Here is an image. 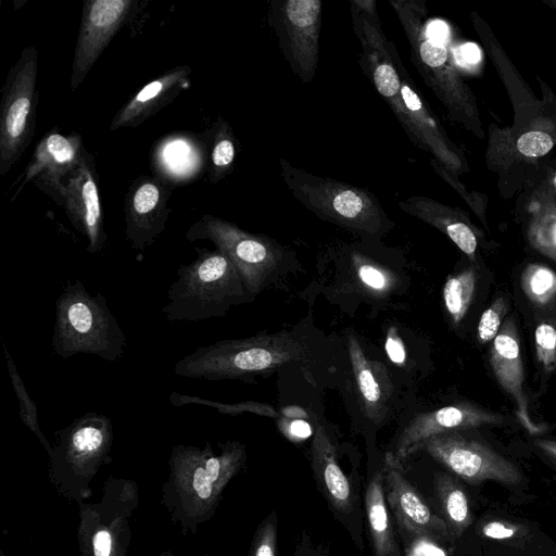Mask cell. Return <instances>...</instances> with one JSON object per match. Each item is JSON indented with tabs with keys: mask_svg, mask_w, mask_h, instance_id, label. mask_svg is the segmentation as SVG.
Here are the masks:
<instances>
[{
	"mask_svg": "<svg viewBox=\"0 0 556 556\" xmlns=\"http://www.w3.org/2000/svg\"><path fill=\"white\" fill-rule=\"evenodd\" d=\"M478 270L467 267L450 275L442 290L445 311L453 323L459 325L473 301L478 285Z\"/></svg>",
	"mask_w": 556,
	"mask_h": 556,
	"instance_id": "24",
	"label": "cell"
},
{
	"mask_svg": "<svg viewBox=\"0 0 556 556\" xmlns=\"http://www.w3.org/2000/svg\"><path fill=\"white\" fill-rule=\"evenodd\" d=\"M112 547V534L106 529L98 530L92 538L93 556H111Z\"/></svg>",
	"mask_w": 556,
	"mask_h": 556,
	"instance_id": "39",
	"label": "cell"
},
{
	"mask_svg": "<svg viewBox=\"0 0 556 556\" xmlns=\"http://www.w3.org/2000/svg\"><path fill=\"white\" fill-rule=\"evenodd\" d=\"M311 451L315 475L330 502L339 511L348 513L352 506L351 484L338 464L334 446L321 426L315 431Z\"/></svg>",
	"mask_w": 556,
	"mask_h": 556,
	"instance_id": "20",
	"label": "cell"
},
{
	"mask_svg": "<svg viewBox=\"0 0 556 556\" xmlns=\"http://www.w3.org/2000/svg\"><path fill=\"white\" fill-rule=\"evenodd\" d=\"M354 278L361 289L372 296H387L396 287V277L387 266L361 253L352 255Z\"/></svg>",
	"mask_w": 556,
	"mask_h": 556,
	"instance_id": "26",
	"label": "cell"
},
{
	"mask_svg": "<svg viewBox=\"0 0 556 556\" xmlns=\"http://www.w3.org/2000/svg\"><path fill=\"white\" fill-rule=\"evenodd\" d=\"M186 237L189 241L213 242L232 262L252 296L267 287L282 262V250L267 237L250 233L213 215H203Z\"/></svg>",
	"mask_w": 556,
	"mask_h": 556,
	"instance_id": "6",
	"label": "cell"
},
{
	"mask_svg": "<svg viewBox=\"0 0 556 556\" xmlns=\"http://www.w3.org/2000/svg\"><path fill=\"white\" fill-rule=\"evenodd\" d=\"M281 176L292 195L317 217L364 239H376L394 227L367 190L307 173L281 160Z\"/></svg>",
	"mask_w": 556,
	"mask_h": 556,
	"instance_id": "4",
	"label": "cell"
},
{
	"mask_svg": "<svg viewBox=\"0 0 556 556\" xmlns=\"http://www.w3.org/2000/svg\"><path fill=\"white\" fill-rule=\"evenodd\" d=\"M191 68L174 67L143 86L115 114L110 129L136 127L168 105L189 85Z\"/></svg>",
	"mask_w": 556,
	"mask_h": 556,
	"instance_id": "19",
	"label": "cell"
},
{
	"mask_svg": "<svg viewBox=\"0 0 556 556\" xmlns=\"http://www.w3.org/2000/svg\"><path fill=\"white\" fill-rule=\"evenodd\" d=\"M169 401L174 406H182L187 404H198L205 405L213 408H216L222 414L227 415H239L243 413H253L263 416H276L275 409L264 403L256 402H241L237 404H225L220 402H215L206 399L199 397L197 395H185L178 392H172L169 395Z\"/></svg>",
	"mask_w": 556,
	"mask_h": 556,
	"instance_id": "30",
	"label": "cell"
},
{
	"mask_svg": "<svg viewBox=\"0 0 556 556\" xmlns=\"http://www.w3.org/2000/svg\"><path fill=\"white\" fill-rule=\"evenodd\" d=\"M383 471L375 473L365 494V506L376 556H400L393 538L383 489Z\"/></svg>",
	"mask_w": 556,
	"mask_h": 556,
	"instance_id": "22",
	"label": "cell"
},
{
	"mask_svg": "<svg viewBox=\"0 0 556 556\" xmlns=\"http://www.w3.org/2000/svg\"><path fill=\"white\" fill-rule=\"evenodd\" d=\"M72 225L87 238V251L103 250L108 237L97 184L93 156L85 149L75 169L64 179L60 204Z\"/></svg>",
	"mask_w": 556,
	"mask_h": 556,
	"instance_id": "12",
	"label": "cell"
},
{
	"mask_svg": "<svg viewBox=\"0 0 556 556\" xmlns=\"http://www.w3.org/2000/svg\"><path fill=\"white\" fill-rule=\"evenodd\" d=\"M455 476L471 484L493 480L516 484L519 469L486 444L466 438L459 431L432 437L419 446Z\"/></svg>",
	"mask_w": 556,
	"mask_h": 556,
	"instance_id": "8",
	"label": "cell"
},
{
	"mask_svg": "<svg viewBox=\"0 0 556 556\" xmlns=\"http://www.w3.org/2000/svg\"><path fill=\"white\" fill-rule=\"evenodd\" d=\"M348 352L364 415L375 424L384 420L393 387L386 366L370 359L354 333L348 334Z\"/></svg>",
	"mask_w": 556,
	"mask_h": 556,
	"instance_id": "18",
	"label": "cell"
},
{
	"mask_svg": "<svg viewBox=\"0 0 556 556\" xmlns=\"http://www.w3.org/2000/svg\"><path fill=\"white\" fill-rule=\"evenodd\" d=\"M386 351L389 358L395 364H403L406 358L403 341L399 337L395 328H390L386 339Z\"/></svg>",
	"mask_w": 556,
	"mask_h": 556,
	"instance_id": "36",
	"label": "cell"
},
{
	"mask_svg": "<svg viewBox=\"0 0 556 556\" xmlns=\"http://www.w3.org/2000/svg\"><path fill=\"white\" fill-rule=\"evenodd\" d=\"M236 157L235 137L227 122L219 118L214 126L210 152V179L219 181L231 168Z\"/></svg>",
	"mask_w": 556,
	"mask_h": 556,
	"instance_id": "28",
	"label": "cell"
},
{
	"mask_svg": "<svg viewBox=\"0 0 556 556\" xmlns=\"http://www.w3.org/2000/svg\"><path fill=\"white\" fill-rule=\"evenodd\" d=\"M553 147L549 135L543 131H528L521 135L517 141V149L527 156H542Z\"/></svg>",
	"mask_w": 556,
	"mask_h": 556,
	"instance_id": "34",
	"label": "cell"
},
{
	"mask_svg": "<svg viewBox=\"0 0 556 556\" xmlns=\"http://www.w3.org/2000/svg\"><path fill=\"white\" fill-rule=\"evenodd\" d=\"M311 361V348L301 336L279 331L200 346L179 359L174 372L192 379L251 382L289 365L305 368Z\"/></svg>",
	"mask_w": 556,
	"mask_h": 556,
	"instance_id": "1",
	"label": "cell"
},
{
	"mask_svg": "<svg viewBox=\"0 0 556 556\" xmlns=\"http://www.w3.org/2000/svg\"><path fill=\"white\" fill-rule=\"evenodd\" d=\"M531 244L544 255L556 262V215H543L530 227Z\"/></svg>",
	"mask_w": 556,
	"mask_h": 556,
	"instance_id": "32",
	"label": "cell"
},
{
	"mask_svg": "<svg viewBox=\"0 0 556 556\" xmlns=\"http://www.w3.org/2000/svg\"><path fill=\"white\" fill-rule=\"evenodd\" d=\"M38 52L23 49L2 88L0 108V175H5L28 148L36 127Z\"/></svg>",
	"mask_w": 556,
	"mask_h": 556,
	"instance_id": "5",
	"label": "cell"
},
{
	"mask_svg": "<svg viewBox=\"0 0 556 556\" xmlns=\"http://www.w3.org/2000/svg\"><path fill=\"white\" fill-rule=\"evenodd\" d=\"M2 346L4 349V354H5V358H7V364H8L11 382H12L13 389H14L15 394L18 400L20 416L22 418V421L25 426H27L38 437V439L43 444L46 450L50 453L51 452L50 444H49L48 440L45 438V435L40 429L39 422H38L37 405L30 397L29 393L27 392L26 387L23 382V379L20 376L11 355L9 354V351L5 346V344L3 343Z\"/></svg>",
	"mask_w": 556,
	"mask_h": 556,
	"instance_id": "29",
	"label": "cell"
},
{
	"mask_svg": "<svg viewBox=\"0 0 556 556\" xmlns=\"http://www.w3.org/2000/svg\"><path fill=\"white\" fill-rule=\"evenodd\" d=\"M489 362L495 379L514 401L521 425L530 434L539 433L541 427L530 416L529 402L525 392L523 363L514 319L508 318L492 341Z\"/></svg>",
	"mask_w": 556,
	"mask_h": 556,
	"instance_id": "17",
	"label": "cell"
},
{
	"mask_svg": "<svg viewBox=\"0 0 556 556\" xmlns=\"http://www.w3.org/2000/svg\"><path fill=\"white\" fill-rule=\"evenodd\" d=\"M276 517L271 514L257 531L251 556H276Z\"/></svg>",
	"mask_w": 556,
	"mask_h": 556,
	"instance_id": "33",
	"label": "cell"
},
{
	"mask_svg": "<svg viewBox=\"0 0 556 556\" xmlns=\"http://www.w3.org/2000/svg\"><path fill=\"white\" fill-rule=\"evenodd\" d=\"M507 311L508 302L504 296L496 298L490 306L484 309L477 327V339L479 343L486 344L495 339L503 326Z\"/></svg>",
	"mask_w": 556,
	"mask_h": 556,
	"instance_id": "31",
	"label": "cell"
},
{
	"mask_svg": "<svg viewBox=\"0 0 556 556\" xmlns=\"http://www.w3.org/2000/svg\"><path fill=\"white\" fill-rule=\"evenodd\" d=\"M51 343L62 358L84 353L116 362L124 354L126 337L106 299L101 293L92 296L76 279L66 282L55 301Z\"/></svg>",
	"mask_w": 556,
	"mask_h": 556,
	"instance_id": "3",
	"label": "cell"
},
{
	"mask_svg": "<svg viewBox=\"0 0 556 556\" xmlns=\"http://www.w3.org/2000/svg\"><path fill=\"white\" fill-rule=\"evenodd\" d=\"M270 21L292 71L303 81H311L318 64L321 2L274 1Z\"/></svg>",
	"mask_w": 556,
	"mask_h": 556,
	"instance_id": "9",
	"label": "cell"
},
{
	"mask_svg": "<svg viewBox=\"0 0 556 556\" xmlns=\"http://www.w3.org/2000/svg\"><path fill=\"white\" fill-rule=\"evenodd\" d=\"M555 185H556V177H555Z\"/></svg>",
	"mask_w": 556,
	"mask_h": 556,
	"instance_id": "42",
	"label": "cell"
},
{
	"mask_svg": "<svg viewBox=\"0 0 556 556\" xmlns=\"http://www.w3.org/2000/svg\"><path fill=\"white\" fill-rule=\"evenodd\" d=\"M521 290L530 304L541 311L556 304V273L543 264H530L521 273Z\"/></svg>",
	"mask_w": 556,
	"mask_h": 556,
	"instance_id": "25",
	"label": "cell"
},
{
	"mask_svg": "<svg viewBox=\"0 0 556 556\" xmlns=\"http://www.w3.org/2000/svg\"><path fill=\"white\" fill-rule=\"evenodd\" d=\"M170 189L151 176L135 179L125 198L126 237L132 249L144 250L165 230Z\"/></svg>",
	"mask_w": 556,
	"mask_h": 556,
	"instance_id": "15",
	"label": "cell"
},
{
	"mask_svg": "<svg viewBox=\"0 0 556 556\" xmlns=\"http://www.w3.org/2000/svg\"><path fill=\"white\" fill-rule=\"evenodd\" d=\"M84 151L79 134L65 136L51 130L39 141L16 194L25 184L34 180L38 189L60 204L63 181L79 164Z\"/></svg>",
	"mask_w": 556,
	"mask_h": 556,
	"instance_id": "16",
	"label": "cell"
},
{
	"mask_svg": "<svg viewBox=\"0 0 556 556\" xmlns=\"http://www.w3.org/2000/svg\"><path fill=\"white\" fill-rule=\"evenodd\" d=\"M112 442L110 418L86 413L56 432V443L49 453L52 469L62 477H90L108 456Z\"/></svg>",
	"mask_w": 556,
	"mask_h": 556,
	"instance_id": "10",
	"label": "cell"
},
{
	"mask_svg": "<svg viewBox=\"0 0 556 556\" xmlns=\"http://www.w3.org/2000/svg\"><path fill=\"white\" fill-rule=\"evenodd\" d=\"M535 446L556 463V441L539 439L534 441Z\"/></svg>",
	"mask_w": 556,
	"mask_h": 556,
	"instance_id": "41",
	"label": "cell"
},
{
	"mask_svg": "<svg viewBox=\"0 0 556 556\" xmlns=\"http://www.w3.org/2000/svg\"><path fill=\"white\" fill-rule=\"evenodd\" d=\"M244 446L239 442L222 445L215 455L210 443L205 447L176 445L170 456L172 479L182 482V503L193 504L207 513L230 478L243 465Z\"/></svg>",
	"mask_w": 556,
	"mask_h": 556,
	"instance_id": "7",
	"label": "cell"
},
{
	"mask_svg": "<svg viewBox=\"0 0 556 556\" xmlns=\"http://www.w3.org/2000/svg\"><path fill=\"white\" fill-rule=\"evenodd\" d=\"M536 363L546 375L556 372V304L541 313L534 328Z\"/></svg>",
	"mask_w": 556,
	"mask_h": 556,
	"instance_id": "27",
	"label": "cell"
},
{
	"mask_svg": "<svg viewBox=\"0 0 556 556\" xmlns=\"http://www.w3.org/2000/svg\"><path fill=\"white\" fill-rule=\"evenodd\" d=\"M435 494L452 539H458L471 523L467 494L459 481L448 473L434 479Z\"/></svg>",
	"mask_w": 556,
	"mask_h": 556,
	"instance_id": "23",
	"label": "cell"
},
{
	"mask_svg": "<svg viewBox=\"0 0 556 556\" xmlns=\"http://www.w3.org/2000/svg\"><path fill=\"white\" fill-rule=\"evenodd\" d=\"M481 531L486 538L503 540L515 536L519 530L506 522L490 521L483 526Z\"/></svg>",
	"mask_w": 556,
	"mask_h": 556,
	"instance_id": "37",
	"label": "cell"
},
{
	"mask_svg": "<svg viewBox=\"0 0 556 556\" xmlns=\"http://www.w3.org/2000/svg\"><path fill=\"white\" fill-rule=\"evenodd\" d=\"M429 35L437 41L445 42L448 37V28L445 23L435 21L428 26Z\"/></svg>",
	"mask_w": 556,
	"mask_h": 556,
	"instance_id": "40",
	"label": "cell"
},
{
	"mask_svg": "<svg viewBox=\"0 0 556 556\" xmlns=\"http://www.w3.org/2000/svg\"><path fill=\"white\" fill-rule=\"evenodd\" d=\"M505 418L471 403H458L416 415L402 430L393 455L402 463L426 440L452 431L503 425Z\"/></svg>",
	"mask_w": 556,
	"mask_h": 556,
	"instance_id": "14",
	"label": "cell"
},
{
	"mask_svg": "<svg viewBox=\"0 0 556 556\" xmlns=\"http://www.w3.org/2000/svg\"><path fill=\"white\" fill-rule=\"evenodd\" d=\"M400 207L443 231L470 260L475 261L478 247L473 230L464 222L456 219L431 199L410 197L399 202Z\"/></svg>",
	"mask_w": 556,
	"mask_h": 556,
	"instance_id": "21",
	"label": "cell"
},
{
	"mask_svg": "<svg viewBox=\"0 0 556 556\" xmlns=\"http://www.w3.org/2000/svg\"><path fill=\"white\" fill-rule=\"evenodd\" d=\"M132 0H88L84 2L75 47L71 90L77 89L118 29L134 11Z\"/></svg>",
	"mask_w": 556,
	"mask_h": 556,
	"instance_id": "11",
	"label": "cell"
},
{
	"mask_svg": "<svg viewBox=\"0 0 556 556\" xmlns=\"http://www.w3.org/2000/svg\"><path fill=\"white\" fill-rule=\"evenodd\" d=\"M454 56L459 65L469 66L480 61L481 52L477 45L469 42L458 47Z\"/></svg>",
	"mask_w": 556,
	"mask_h": 556,
	"instance_id": "38",
	"label": "cell"
},
{
	"mask_svg": "<svg viewBox=\"0 0 556 556\" xmlns=\"http://www.w3.org/2000/svg\"><path fill=\"white\" fill-rule=\"evenodd\" d=\"M280 429L292 441H302L312 434L311 425L302 418L282 419Z\"/></svg>",
	"mask_w": 556,
	"mask_h": 556,
	"instance_id": "35",
	"label": "cell"
},
{
	"mask_svg": "<svg viewBox=\"0 0 556 556\" xmlns=\"http://www.w3.org/2000/svg\"><path fill=\"white\" fill-rule=\"evenodd\" d=\"M383 478L387 482V498L401 530L413 539L445 542L451 538L443 518L435 515L405 477L402 463L388 453L384 459Z\"/></svg>",
	"mask_w": 556,
	"mask_h": 556,
	"instance_id": "13",
	"label": "cell"
},
{
	"mask_svg": "<svg viewBox=\"0 0 556 556\" xmlns=\"http://www.w3.org/2000/svg\"><path fill=\"white\" fill-rule=\"evenodd\" d=\"M194 250L195 260L179 266L177 279L168 288V303L162 313L169 321L223 317L231 306L253 298L232 262L220 250Z\"/></svg>",
	"mask_w": 556,
	"mask_h": 556,
	"instance_id": "2",
	"label": "cell"
}]
</instances>
